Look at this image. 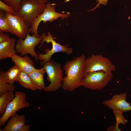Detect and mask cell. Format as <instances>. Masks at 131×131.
<instances>
[{
    "label": "cell",
    "mask_w": 131,
    "mask_h": 131,
    "mask_svg": "<svg viewBox=\"0 0 131 131\" xmlns=\"http://www.w3.org/2000/svg\"><path fill=\"white\" fill-rule=\"evenodd\" d=\"M115 115L116 122L115 124L112 126L114 131H121L118 127L119 125L121 123L125 125L126 124L127 120L123 115V111L119 110H113Z\"/></svg>",
    "instance_id": "cell-20"
},
{
    "label": "cell",
    "mask_w": 131,
    "mask_h": 131,
    "mask_svg": "<svg viewBox=\"0 0 131 131\" xmlns=\"http://www.w3.org/2000/svg\"><path fill=\"white\" fill-rule=\"evenodd\" d=\"M5 15L10 28V33L19 38L25 39L30 28L23 19L17 15H13L6 13Z\"/></svg>",
    "instance_id": "cell-10"
},
{
    "label": "cell",
    "mask_w": 131,
    "mask_h": 131,
    "mask_svg": "<svg viewBox=\"0 0 131 131\" xmlns=\"http://www.w3.org/2000/svg\"><path fill=\"white\" fill-rule=\"evenodd\" d=\"M38 2L41 4H46L47 3L49 0H37Z\"/></svg>",
    "instance_id": "cell-27"
},
{
    "label": "cell",
    "mask_w": 131,
    "mask_h": 131,
    "mask_svg": "<svg viewBox=\"0 0 131 131\" xmlns=\"http://www.w3.org/2000/svg\"><path fill=\"white\" fill-rule=\"evenodd\" d=\"M30 131V124H25L22 128L20 131Z\"/></svg>",
    "instance_id": "cell-26"
},
{
    "label": "cell",
    "mask_w": 131,
    "mask_h": 131,
    "mask_svg": "<svg viewBox=\"0 0 131 131\" xmlns=\"http://www.w3.org/2000/svg\"><path fill=\"white\" fill-rule=\"evenodd\" d=\"M15 97L7 106L3 115L0 118V126H3L9 118L19 109L28 107L30 103L26 99V93L21 91L15 92Z\"/></svg>",
    "instance_id": "cell-7"
},
{
    "label": "cell",
    "mask_w": 131,
    "mask_h": 131,
    "mask_svg": "<svg viewBox=\"0 0 131 131\" xmlns=\"http://www.w3.org/2000/svg\"><path fill=\"white\" fill-rule=\"evenodd\" d=\"M11 117L3 128L0 129V131H20L25 124V117L24 115L16 114Z\"/></svg>",
    "instance_id": "cell-13"
},
{
    "label": "cell",
    "mask_w": 131,
    "mask_h": 131,
    "mask_svg": "<svg viewBox=\"0 0 131 131\" xmlns=\"http://www.w3.org/2000/svg\"><path fill=\"white\" fill-rule=\"evenodd\" d=\"M16 86L14 84L9 83L5 81L3 71L0 72V96L8 92H14Z\"/></svg>",
    "instance_id": "cell-19"
},
{
    "label": "cell",
    "mask_w": 131,
    "mask_h": 131,
    "mask_svg": "<svg viewBox=\"0 0 131 131\" xmlns=\"http://www.w3.org/2000/svg\"><path fill=\"white\" fill-rule=\"evenodd\" d=\"M0 9L6 13L13 15H17L13 8L5 3L1 0H0Z\"/></svg>",
    "instance_id": "cell-22"
},
{
    "label": "cell",
    "mask_w": 131,
    "mask_h": 131,
    "mask_svg": "<svg viewBox=\"0 0 131 131\" xmlns=\"http://www.w3.org/2000/svg\"><path fill=\"white\" fill-rule=\"evenodd\" d=\"M0 32L11 33V30L5 14L0 12Z\"/></svg>",
    "instance_id": "cell-21"
},
{
    "label": "cell",
    "mask_w": 131,
    "mask_h": 131,
    "mask_svg": "<svg viewBox=\"0 0 131 131\" xmlns=\"http://www.w3.org/2000/svg\"><path fill=\"white\" fill-rule=\"evenodd\" d=\"M30 30L24 39L19 38L16 44V52L23 56L27 54H30L34 57L35 60L38 59V56L34 50L35 47L38 45L42 39L41 36L37 37L34 35L29 34Z\"/></svg>",
    "instance_id": "cell-9"
},
{
    "label": "cell",
    "mask_w": 131,
    "mask_h": 131,
    "mask_svg": "<svg viewBox=\"0 0 131 131\" xmlns=\"http://www.w3.org/2000/svg\"><path fill=\"white\" fill-rule=\"evenodd\" d=\"M40 64L44 67L47 74V80L50 84L44 89L46 92L56 91L62 87L64 77L61 64L51 59L48 61H42Z\"/></svg>",
    "instance_id": "cell-2"
},
{
    "label": "cell",
    "mask_w": 131,
    "mask_h": 131,
    "mask_svg": "<svg viewBox=\"0 0 131 131\" xmlns=\"http://www.w3.org/2000/svg\"><path fill=\"white\" fill-rule=\"evenodd\" d=\"M45 5V4L40 3L37 0H21L17 15L23 19L28 26H31L35 19L42 12Z\"/></svg>",
    "instance_id": "cell-4"
},
{
    "label": "cell",
    "mask_w": 131,
    "mask_h": 131,
    "mask_svg": "<svg viewBox=\"0 0 131 131\" xmlns=\"http://www.w3.org/2000/svg\"><path fill=\"white\" fill-rule=\"evenodd\" d=\"M126 93L116 94L110 99L103 101V104L113 110H119L123 112L131 110V104L127 102L126 99Z\"/></svg>",
    "instance_id": "cell-11"
},
{
    "label": "cell",
    "mask_w": 131,
    "mask_h": 131,
    "mask_svg": "<svg viewBox=\"0 0 131 131\" xmlns=\"http://www.w3.org/2000/svg\"><path fill=\"white\" fill-rule=\"evenodd\" d=\"M9 35L3 32H0V43L8 41L10 39Z\"/></svg>",
    "instance_id": "cell-24"
},
{
    "label": "cell",
    "mask_w": 131,
    "mask_h": 131,
    "mask_svg": "<svg viewBox=\"0 0 131 131\" xmlns=\"http://www.w3.org/2000/svg\"><path fill=\"white\" fill-rule=\"evenodd\" d=\"M109 0H97L96 2L98 3L96 6L91 9L89 10L88 11L90 12L93 11L98 7H99L100 4H103L104 5H106L107 4V2Z\"/></svg>",
    "instance_id": "cell-25"
},
{
    "label": "cell",
    "mask_w": 131,
    "mask_h": 131,
    "mask_svg": "<svg viewBox=\"0 0 131 131\" xmlns=\"http://www.w3.org/2000/svg\"><path fill=\"white\" fill-rule=\"evenodd\" d=\"M16 82L19 83L23 87L27 89L33 91L37 90L32 82L28 74L24 72L21 71Z\"/></svg>",
    "instance_id": "cell-18"
},
{
    "label": "cell",
    "mask_w": 131,
    "mask_h": 131,
    "mask_svg": "<svg viewBox=\"0 0 131 131\" xmlns=\"http://www.w3.org/2000/svg\"><path fill=\"white\" fill-rule=\"evenodd\" d=\"M46 71L43 67L40 69H36L28 74L31 81L36 89L44 90L46 87L44 80V76Z\"/></svg>",
    "instance_id": "cell-15"
},
{
    "label": "cell",
    "mask_w": 131,
    "mask_h": 131,
    "mask_svg": "<svg viewBox=\"0 0 131 131\" xmlns=\"http://www.w3.org/2000/svg\"><path fill=\"white\" fill-rule=\"evenodd\" d=\"M55 5L50 2L45 4L42 12L35 19L31 26V32L33 34L37 37L40 36L38 33V29L41 22L44 23L47 21L51 22L59 18L63 20L70 16L71 14L69 13L64 14L56 12L55 10Z\"/></svg>",
    "instance_id": "cell-5"
},
{
    "label": "cell",
    "mask_w": 131,
    "mask_h": 131,
    "mask_svg": "<svg viewBox=\"0 0 131 131\" xmlns=\"http://www.w3.org/2000/svg\"><path fill=\"white\" fill-rule=\"evenodd\" d=\"M86 58L82 54L65 64L63 68L66 76L64 77L62 87L64 90L72 91L82 86Z\"/></svg>",
    "instance_id": "cell-1"
},
{
    "label": "cell",
    "mask_w": 131,
    "mask_h": 131,
    "mask_svg": "<svg viewBox=\"0 0 131 131\" xmlns=\"http://www.w3.org/2000/svg\"><path fill=\"white\" fill-rule=\"evenodd\" d=\"M84 77L89 73L102 71L111 72L116 70V67L108 58L102 54H92L85 61Z\"/></svg>",
    "instance_id": "cell-6"
},
{
    "label": "cell",
    "mask_w": 131,
    "mask_h": 131,
    "mask_svg": "<svg viewBox=\"0 0 131 131\" xmlns=\"http://www.w3.org/2000/svg\"><path fill=\"white\" fill-rule=\"evenodd\" d=\"M5 3L13 8L17 14L21 6V0H2Z\"/></svg>",
    "instance_id": "cell-23"
},
{
    "label": "cell",
    "mask_w": 131,
    "mask_h": 131,
    "mask_svg": "<svg viewBox=\"0 0 131 131\" xmlns=\"http://www.w3.org/2000/svg\"><path fill=\"white\" fill-rule=\"evenodd\" d=\"M21 72L19 68L16 65L10 68L8 70L5 72L3 71L5 79L7 82L14 84L16 81Z\"/></svg>",
    "instance_id": "cell-16"
},
{
    "label": "cell",
    "mask_w": 131,
    "mask_h": 131,
    "mask_svg": "<svg viewBox=\"0 0 131 131\" xmlns=\"http://www.w3.org/2000/svg\"><path fill=\"white\" fill-rule=\"evenodd\" d=\"M42 39L41 43V45L44 42L47 43H51L52 48L51 49H47L45 50L46 53L40 54L38 55V59L46 61L51 59L52 55L54 53L59 52H64L68 55H70L73 53V49L68 47V45H62L57 43L53 37L50 32H48L47 34L44 33H42L41 35Z\"/></svg>",
    "instance_id": "cell-8"
},
{
    "label": "cell",
    "mask_w": 131,
    "mask_h": 131,
    "mask_svg": "<svg viewBox=\"0 0 131 131\" xmlns=\"http://www.w3.org/2000/svg\"><path fill=\"white\" fill-rule=\"evenodd\" d=\"M113 77L112 72L100 71L90 72L83 79L82 86L92 90H100L107 85Z\"/></svg>",
    "instance_id": "cell-3"
},
{
    "label": "cell",
    "mask_w": 131,
    "mask_h": 131,
    "mask_svg": "<svg viewBox=\"0 0 131 131\" xmlns=\"http://www.w3.org/2000/svg\"><path fill=\"white\" fill-rule=\"evenodd\" d=\"M16 40L10 38L6 42L0 43V60L11 58L16 54Z\"/></svg>",
    "instance_id": "cell-14"
},
{
    "label": "cell",
    "mask_w": 131,
    "mask_h": 131,
    "mask_svg": "<svg viewBox=\"0 0 131 131\" xmlns=\"http://www.w3.org/2000/svg\"><path fill=\"white\" fill-rule=\"evenodd\" d=\"M15 97L14 92L5 93L0 96V115L1 117L4 114L8 104Z\"/></svg>",
    "instance_id": "cell-17"
},
{
    "label": "cell",
    "mask_w": 131,
    "mask_h": 131,
    "mask_svg": "<svg viewBox=\"0 0 131 131\" xmlns=\"http://www.w3.org/2000/svg\"><path fill=\"white\" fill-rule=\"evenodd\" d=\"M11 58L21 71L28 74L36 69L33 61L27 55L22 57L16 54Z\"/></svg>",
    "instance_id": "cell-12"
}]
</instances>
